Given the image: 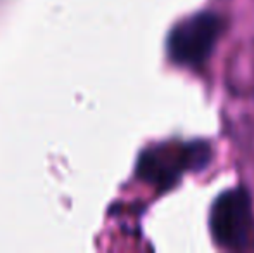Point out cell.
I'll list each match as a JSON object with an SVG mask.
<instances>
[{"label":"cell","instance_id":"3","mask_svg":"<svg viewBox=\"0 0 254 253\" xmlns=\"http://www.w3.org/2000/svg\"><path fill=\"white\" fill-rule=\"evenodd\" d=\"M185 172L182 162V146H154L145 149L137 162V175L159 191L171 189Z\"/></svg>","mask_w":254,"mask_h":253},{"label":"cell","instance_id":"1","mask_svg":"<svg viewBox=\"0 0 254 253\" xmlns=\"http://www.w3.org/2000/svg\"><path fill=\"white\" fill-rule=\"evenodd\" d=\"M223 30V17L213 10L184 17L171 28L166 38L168 58L182 68H201L214 52Z\"/></svg>","mask_w":254,"mask_h":253},{"label":"cell","instance_id":"2","mask_svg":"<svg viewBox=\"0 0 254 253\" xmlns=\"http://www.w3.org/2000/svg\"><path fill=\"white\" fill-rule=\"evenodd\" d=\"M209 229L214 243L223 248H244L253 231L251 196L244 186L221 192L209 213Z\"/></svg>","mask_w":254,"mask_h":253},{"label":"cell","instance_id":"4","mask_svg":"<svg viewBox=\"0 0 254 253\" xmlns=\"http://www.w3.org/2000/svg\"><path fill=\"white\" fill-rule=\"evenodd\" d=\"M213 160V148L207 141H192L182 146L185 172H202Z\"/></svg>","mask_w":254,"mask_h":253}]
</instances>
